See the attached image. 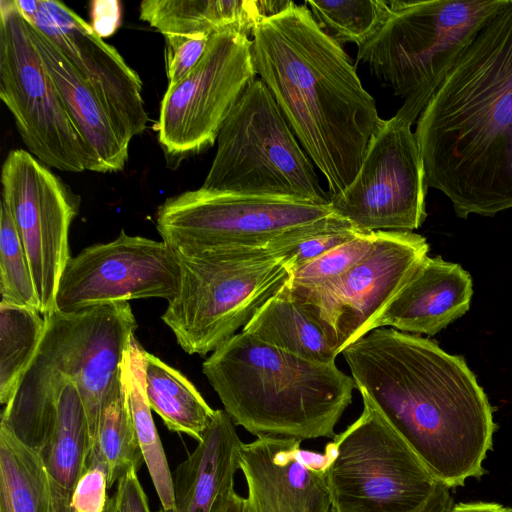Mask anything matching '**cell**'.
<instances>
[{
  "instance_id": "33",
  "label": "cell",
  "mask_w": 512,
  "mask_h": 512,
  "mask_svg": "<svg viewBox=\"0 0 512 512\" xmlns=\"http://www.w3.org/2000/svg\"><path fill=\"white\" fill-rule=\"evenodd\" d=\"M108 489V476L103 463L88 458L87 469L73 492L71 512H104L110 499Z\"/></svg>"
},
{
  "instance_id": "7",
  "label": "cell",
  "mask_w": 512,
  "mask_h": 512,
  "mask_svg": "<svg viewBox=\"0 0 512 512\" xmlns=\"http://www.w3.org/2000/svg\"><path fill=\"white\" fill-rule=\"evenodd\" d=\"M175 253L180 287L161 319L190 355L206 356L226 343L291 275L288 253L275 248Z\"/></svg>"
},
{
  "instance_id": "10",
  "label": "cell",
  "mask_w": 512,
  "mask_h": 512,
  "mask_svg": "<svg viewBox=\"0 0 512 512\" xmlns=\"http://www.w3.org/2000/svg\"><path fill=\"white\" fill-rule=\"evenodd\" d=\"M356 421L326 445L336 512H412L437 480L365 393Z\"/></svg>"
},
{
  "instance_id": "21",
  "label": "cell",
  "mask_w": 512,
  "mask_h": 512,
  "mask_svg": "<svg viewBox=\"0 0 512 512\" xmlns=\"http://www.w3.org/2000/svg\"><path fill=\"white\" fill-rule=\"evenodd\" d=\"M90 450L88 419L81 394L76 383L66 379L59 392L52 433L38 451L48 476L53 512H71L73 492L87 469Z\"/></svg>"
},
{
  "instance_id": "16",
  "label": "cell",
  "mask_w": 512,
  "mask_h": 512,
  "mask_svg": "<svg viewBox=\"0 0 512 512\" xmlns=\"http://www.w3.org/2000/svg\"><path fill=\"white\" fill-rule=\"evenodd\" d=\"M45 320L33 359L76 383L92 447L104 400L119 378L125 351L135 336L136 318L129 302H116L74 313L55 310Z\"/></svg>"
},
{
  "instance_id": "34",
  "label": "cell",
  "mask_w": 512,
  "mask_h": 512,
  "mask_svg": "<svg viewBox=\"0 0 512 512\" xmlns=\"http://www.w3.org/2000/svg\"><path fill=\"white\" fill-rule=\"evenodd\" d=\"M363 232L355 227L322 232L292 245L288 251V267L294 272L303 265L319 258L333 248L353 239Z\"/></svg>"
},
{
  "instance_id": "8",
  "label": "cell",
  "mask_w": 512,
  "mask_h": 512,
  "mask_svg": "<svg viewBox=\"0 0 512 512\" xmlns=\"http://www.w3.org/2000/svg\"><path fill=\"white\" fill-rule=\"evenodd\" d=\"M330 204L248 196L200 187L167 198L156 228L175 251L268 247L288 253L310 236L353 228ZM356 228V227H355Z\"/></svg>"
},
{
  "instance_id": "26",
  "label": "cell",
  "mask_w": 512,
  "mask_h": 512,
  "mask_svg": "<svg viewBox=\"0 0 512 512\" xmlns=\"http://www.w3.org/2000/svg\"><path fill=\"white\" fill-rule=\"evenodd\" d=\"M0 512H53L39 453L0 425Z\"/></svg>"
},
{
  "instance_id": "41",
  "label": "cell",
  "mask_w": 512,
  "mask_h": 512,
  "mask_svg": "<svg viewBox=\"0 0 512 512\" xmlns=\"http://www.w3.org/2000/svg\"><path fill=\"white\" fill-rule=\"evenodd\" d=\"M104 512H118L116 499L114 496L110 497Z\"/></svg>"
},
{
  "instance_id": "31",
  "label": "cell",
  "mask_w": 512,
  "mask_h": 512,
  "mask_svg": "<svg viewBox=\"0 0 512 512\" xmlns=\"http://www.w3.org/2000/svg\"><path fill=\"white\" fill-rule=\"evenodd\" d=\"M378 232L360 233L291 273L287 284L315 287L346 273L373 249Z\"/></svg>"
},
{
  "instance_id": "25",
  "label": "cell",
  "mask_w": 512,
  "mask_h": 512,
  "mask_svg": "<svg viewBox=\"0 0 512 512\" xmlns=\"http://www.w3.org/2000/svg\"><path fill=\"white\" fill-rule=\"evenodd\" d=\"M146 350L133 336L120 365V380L125 390L138 442L161 508H174L173 479L151 414L145 389Z\"/></svg>"
},
{
  "instance_id": "37",
  "label": "cell",
  "mask_w": 512,
  "mask_h": 512,
  "mask_svg": "<svg viewBox=\"0 0 512 512\" xmlns=\"http://www.w3.org/2000/svg\"><path fill=\"white\" fill-rule=\"evenodd\" d=\"M453 506L449 487L438 481L428 499L412 512H451ZM330 512L336 511L331 508Z\"/></svg>"
},
{
  "instance_id": "27",
  "label": "cell",
  "mask_w": 512,
  "mask_h": 512,
  "mask_svg": "<svg viewBox=\"0 0 512 512\" xmlns=\"http://www.w3.org/2000/svg\"><path fill=\"white\" fill-rule=\"evenodd\" d=\"M88 458L103 463L109 489L131 468L139 470L144 461L120 374L104 400Z\"/></svg>"
},
{
  "instance_id": "3",
  "label": "cell",
  "mask_w": 512,
  "mask_h": 512,
  "mask_svg": "<svg viewBox=\"0 0 512 512\" xmlns=\"http://www.w3.org/2000/svg\"><path fill=\"white\" fill-rule=\"evenodd\" d=\"M252 59L329 196L344 191L383 119L341 44L293 2L256 27Z\"/></svg>"
},
{
  "instance_id": "23",
  "label": "cell",
  "mask_w": 512,
  "mask_h": 512,
  "mask_svg": "<svg viewBox=\"0 0 512 512\" xmlns=\"http://www.w3.org/2000/svg\"><path fill=\"white\" fill-rule=\"evenodd\" d=\"M241 332L311 361L335 363L337 354L321 327L284 286L256 311Z\"/></svg>"
},
{
  "instance_id": "4",
  "label": "cell",
  "mask_w": 512,
  "mask_h": 512,
  "mask_svg": "<svg viewBox=\"0 0 512 512\" xmlns=\"http://www.w3.org/2000/svg\"><path fill=\"white\" fill-rule=\"evenodd\" d=\"M32 35L88 158V171L123 170L147 128L143 83L120 53L65 4L40 0Z\"/></svg>"
},
{
  "instance_id": "40",
  "label": "cell",
  "mask_w": 512,
  "mask_h": 512,
  "mask_svg": "<svg viewBox=\"0 0 512 512\" xmlns=\"http://www.w3.org/2000/svg\"><path fill=\"white\" fill-rule=\"evenodd\" d=\"M15 3L22 15L29 21L38 11L40 0H15Z\"/></svg>"
},
{
  "instance_id": "19",
  "label": "cell",
  "mask_w": 512,
  "mask_h": 512,
  "mask_svg": "<svg viewBox=\"0 0 512 512\" xmlns=\"http://www.w3.org/2000/svg\"><path fill=\"white\" fill-rule=\"evenodd\" d=\"M472 294V279L460 265L426 255L372 323L371 330L391 327L434 335L467 312Z\"/></svg>"
},
{
  "instance_id": "36",
  "label": "cell",
  "mask_w": 512,
  "mask_h": 512,
  "mask_svg": "<svg viewBox=\"0 0 512 512\" xmlns=\"http://www.w3.org/2000/svg\"><path fill=\"white\" fill-rule=\"evenodd\" d=\"M92 28L102 38L110 36L120 23V3L118 1L92 2Z\"/></svg>"
},
{
  "instance_id": "24",
  "label": "cell",
  "mask_w": 512,
  "mask_h": 512,
  "mask_svg": "<svg viewBox=\"0 0 512 512\" xmlns=\"http://www.w3.org/2000/svg\"><path fill=\"white\" fill-rule=\"evenodd\" d=\"M145 389L151 410L169 430L202 439L216 410L184 374L147 351Z\"/></svg>"
},
{
  "instance_id": "29",
  "label": "cell",
  "mask_w": 512,
  "mask_h": 512,
  "mask_svg": "<svg viewBox=\"0 0 512 512\" xmlns=\"http://www.w3.org/2000/svg\"><path fill=\"white\" fill-rule=\"evenodd\" d=\"M304 4L338 43L351 42L358 48L378 33L392 12L384 0H308Z\"/></svg>"
},
{
  "instance_id": "15",
  "label": "cell",
  "mask_w": 512,
  "mask_h": 512,
  "mask_svg": "<svg viewBox=\"0 0 512 512\" xmlns=\"http://www.w3.org/2000/svg\"><path fill=\"white\" fill-rule=\"evenodd\" d=\"M1 187V202L10 211L23 244L40 312L48 315L56 310L59 282L71 258L68 235L80 197L23 149L8 153Z\"/></svg>"
},
{
  "instance_id": "12",
  "label": "cell",
  "mask_w": 512,
  "mask_h": 512,
  "mask_svg": "<svg viewBox=\"0 0 512 512\" xmlns=\"http://www.w3.org/2000/svg\"><path fill=\"white\" fill-rule=\"evenodd\" d=\"M256 75L248 36L235 31L212 35L197 65L167 87L161 100L155 130L167 159L176 164L212 147Z\"/></svg>"
},
{
  "instance_id": "6",
  "label": "cell",
  "mask_w": 512,
  "mask_h": 512,
  "mask_svg": "<svg viewBox=\"0 0 512 512\" xmlns=\"http://www.w3.org/2000/svg\"><path fill=\"white\" fill-rule=\"evenodd\" d=\"M505 0L389 1L384 26L358 61L402 100L395 116L412 126L484 22Z\"/></svg>"
},
{
  "instance_id": "42",
  "label": "cell",
  "mask_w": 512,
  "mask_h": 512,
  "mask_svg": "<svg viewBox=\"0 0 512 512\" xmlns=\"http://www.w3.org/2000/svg\"><path fill=\"white\" fill-rule=\"evenodd\" d=\"M504 512H512V508H505Z\"/></svg>"
},
{
  "instance_id": "5",
  "label": "cell",
  "mask_w": 512,
  "mask_h": 512,
  "mask_svg": "<svg viewBox=\"0 0 512 512\" xmlns=\"http://www.w3.org/2000/svg\"><path fill=\"white\" fill-rule=\"evenodd\" d=\"M233 423L256 437L331 438L355 383L335 363L311 361L243 332L203 362Z\"/></svg>"
},
{
  "instance_id": "18",
  "label": "cell",
  "mask_w": 512,
  "mask_h": 512,
  "mask_svg": "<svg viewBox=\"0 0 512 512\" xmlns=\"http://www.w3.org/2000/svg\"><path fill=\"white\" fill-rule=\"evenodd\" d=\"M301 440L260 436L243 443L240 470L247 484L245 512H330L325 453Z\"/></svg>"
},
{
  "instance_id": "14",
  "label": "cell",
  "mask_w": 512,
  "mask_h": 512,
  "mask_svg": "<svg viewBox=\"0 0 512 512\" xmlns=\"http://www.w3.org/2000/svg\"><path fill=\"white\" fill-rule=\"evenodd\" d=\"M428 185L415 133L395 115L382 120L351 184L330 197L336 215L363 232H412L424 222Z\"/></svg>"
},
{
  "instance_id": "28",
  "label": "cell",
  "mask_w": 512,
  "mask_h": 512,
  "mask_svg": "<svg viewBox=\"0 0 512 512\" xmlns=\"http://www.w3.org/2000/svg\"><path fill=\"white\" fill-rule=\"evenodd\" d=\"M46 325L39 311L0 303V402L6 405L32 361Z\"/></svg>"
},
{
  "instance_id": "2",
  "label": "cell",
  "mask_w": 512,
  "mask_h": 512,
  "mask_svg": "<svg viewBox=\"0 0 512 512\" xmlns=\"http://www.w3.org/2000/svg\"><path fill=\"white\" fill-rule=\"evenodd\" d=\"M342 355L355 387L449 488L484 473L495 423L488 399L465 361L417 335L380 327Z\"/></svg>"
},
{
  "instance_id": "22",
  "label": "cell",
  "mask_w": 512,
  "mask_h": 512,
  "mask_svg": "<svg viewBox=\"0 0 512 512\" xmlns=\"http://www.w3.org/2000/svg\"><path fill=\"white\" fill-rule=\"evenodd\" d=\"M265 0H144L142 21L164 38L235 31L252 36L266 18Z\"/></svg>"
},
{
  "instance_id": "11",
  "label": "cell",
  "mask_w": 512,
  "mask_h": 512,
  "mask_svg": "<svg viewBox=\"0 0 512 512\" xmlns=\"http://www.w3.org/2000/svg\"><path fill=\"white\" fill-rule=\"evenodd\" d=\"M0 98L29 153L60 171L87 170L83 142L15 0L0 1Z\"/></svg>"
},
{
  "instance_id": "17",
  "label": "cell",
  "mask_w": 512,
  "mask_h": 512,
  "mask_svg": "<svg viewBox=\"0 0 512 512\" xmlns=\"http://www.w3.org/2000/svg\"><path fill=\"white\" fill-rule=\"evenodd\" d=\"M179 287L175 251L163 241L122 230L113 241L91 245L69 259L59 282L56 310L74 313L146 298L170 302Z\"/></svg>"
},
{
  "instance_id": "35",
  "label": "cell",
  "mask_w": 512,
  "mask_h": 512,
  "mask_svg": "<svg viewBox=\"0 0 512 512\" xmlns=\"http://www.w3.org/2000/svg\"><path fill=\"white\" fill-rule=\"evenodd\" d=\"M137 472L138 470L131 468L116 483L113 496L116 499L118 512H151Z\"/></svg>"
},
{
  "instance_id": "1",
  "label": "cell",
  "mask_w": 512,
  "mask_h": 512,
  "mask_svg": "<svg viewBox=\"0 0 512 512\" xmlns=\"http://www.w3.org/2000/svg\"><path fill=\"white\" fill-rule=\"evenodd\" d=\"M428 187L460 218L512 208V0L480 27L416 122Z\"/></svg>"
},
{
  "instance_id": "9",
  "label": "cell",
  "mask_w": 512,
  "mask_h": 512,
  "mask_svg": "<svg viewBox=\"0 0 512 512\" xmlns=\"http://www.w3.org/2000/svg\"><path fill=\"white\" fill-rule=\"evenodd\" d=\"M216 142V154L201 187L330 204L313 162L260 78L246 87Z\"/></svg>"
},
{
  "instance_id": "13",
  "label": "cell",
  "mask_w": 512,
  "mask_h": 512,
  "mask_svg": "<svg viewBox=\"0 0 512 512\" xmlns=\"http://www.w3.org/2000/svg\"><path fill=\"white\" fill-rule=\"evenodd\" d=\"M425 237L378 231L372 251L346 273L315 287L283 285L319 324L338 355L372 323L428 253Z\"/></svg>"
},
{
  "instance_id": "39",
  "label": "cell",
  "mask_w": 512,
  "mask_h": 512,
  "mask_svg": "<svg viewBox=\"0 0 512 512\" xmlns=\"http://www.w3.org/2000/svg\"><path fill=\"white\" fill-rule=\"evenodd\" d=\"M215 512H245V498L233 490L220 503Z\"/></svg>"
},
{
  "instance_id": "32",
  "label": "cell",
  "mask_w": 512,
  "mask_h": 512,
  "mask_svg": "<svg viewBox=\"0 0 512 512\" xmlns=\"http://www.w3.org/2000/svg\"><path fill=\"white\" fill-rule=\"evenodd\" d=\"M211 36L197 34L164 38L167 87L176 85L192 71L205 53Z\"/></svg>"
},
{
  "instance_id": "20",
  "label": "cell",
  "mask_w": 512,
  "mask_h": 512,
  "mask_svg": "<svg viewBox=\"0 0 512 512\" xmlns=\"http://www.w3.org/2000/svg\"><path fill=\"white\" fill-rule=\"evenodd\" d=\"M242 444L229 415L217 409L195 450L172 474L174 508L156 512H215L235 490Z\"/></svg>"
},
{
  "instance_id": "30",
  "label": "cell",
  "mask_w": 512,
  "mask_h": 512,
  "mask_svg": "<svg viewBox=\"0 0 512 512\" xmlns=\"http://www.w3.org/2000/svg\"><path fill=\"white\" fill-rule=\"evenodd\" d=\"M0 293L1 301L40 312L23 244L3 202L0 204Z\"/></svg>"
},
{
  "instance_id": "38",
  "label": "cell",
  "mask_w": 512,
  "mask_h": 512,
  "mask_svg": "<svg viewBox=\"0 0 512 512\" xmlns=\"http://www.w3.org/2000/svg\"><path fill=\"white\" fill-rule=\"evenodd\" d=\"M505 508L497 503H459L453 506L451 512H504Z\"/></svg>"
}]
</instances>
